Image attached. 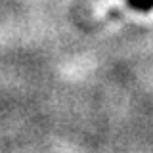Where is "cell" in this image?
Segmentation results:
<instances>
[{
    "label": "cell",
    "mask_w": 153,
    "mask_h": 153,
    "mask_svg": "<svg viewBox=\"0 0 153 153\" xmlns=\"http://www.w3.org/2000/svg\"><path fill=\"white\" fill-rule=\"evenodd\" d=\"M130 4L134 8H140V10H147L153 6V0H130Z\"/></svg>",
    "instance_id": "1"
}]
</instances>
